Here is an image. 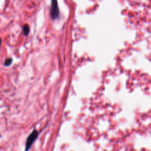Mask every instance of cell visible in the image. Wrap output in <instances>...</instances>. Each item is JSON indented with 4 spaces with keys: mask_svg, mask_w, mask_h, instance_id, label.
Masks as SVG:
<instances>
[{
    "mask_svg": "<svg viewBox=\"0 0 151 151\" xmlns=\"http://www.w3.org/2000/svg\"><path fill=\"white\" fill-rule=\"evenodd\" d=\"M1 43H2V40H1V38H0V46H1Z\"/></svg>",
    "mask_w": 151,
    "mask_h": 151,
    "instance_id": "obj_5",
    "label": "cell"
},
{
    "mask_svg": "<svg viewBox=\"0 0 151 151\" xmlns=\"http://www.w3.org/2000/svg\"><path fill=\"white\" fill-rule=\"evenodd\" d=\"M38 134V133L37 131L34 130L28 137L27 142H26V151H27L30 148V147L31 146L34 141L37 139Z\"/></svg>",
    "mask_w": 151,
    "mask_h": 151,
    "instance_id": "obj_2",
    "label": "cell"
},
{
    "mask_svg": "<svg viewBox=\"0 0 151 151\" xmlns=\"http://www.w3.org/2000/svg\"><path fill=\"white\" fill-rule=\"evenodd\" d=\"M23 33L26 36H27L30 33V27L28 24H25L23 27Z\"/></svg>",
    "mask_w": 151,
    "mask_h": 151,
    "instance_id": "obj_3",
    "label": "cell"
},
{
    "mask_svg": "<svg viewBox=\"0 0 151 151\" xmlns=\"http://www.w3.org/2000/svg\"><path fill=\"white\" fill-rule=\"evenodd\" d=\"M50 15H51V17L53 20L57 18L59 16V9L58 7L57 0H52Z\"/></svg>",
    "mask_w": 151,
    "mask_h": 151,
    "instance_id": "obj_1",
    "label": "cell"
},
{
    "mask_svg": "<svg viewBox=\"0 0 151 151\" xmlns=\"http://www.w3.org/2000/svg\"><path fill=\"white\" fill-rule=\"evenodd\" d=\"M13 63V59L11 58H9V59H7L4 62V65L7 67L8 66H10Z\"/></svg>",
    "mask_w": 151,
    "mask_h": 151,
    "instance_id": "obj_4",
    "label": "cell"
}]
</instances>
